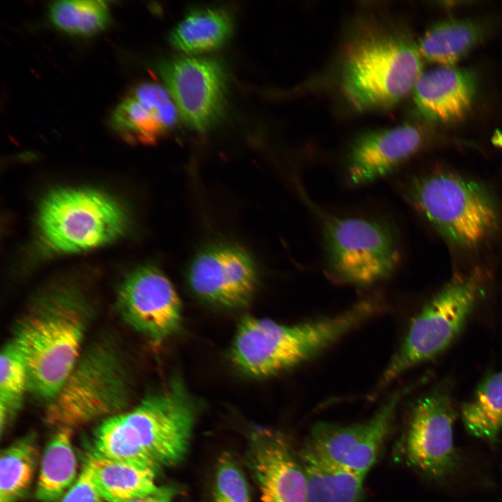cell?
<instances>
[{"mask_svg": "<svg viewBox=\"0 0 502 502\" xmlns=\"http://www.w3.org/2000/svg\"><path fill=\"white\" fill-rule=\"evenodd\" d=\"M91 314L84 293L65 283L40 291L18 318L10 340L24 358L33 396L48 403L59 391L84 348Z\"/></svg>", "mask_w": 502, "mask_h": 502, "instance_id": "1", "label": "cell"}, {"mask_svg": "<svg viewBox=\"0 0 502 502\" xmlns=\"http://www.w3.org/2000/svg\"><path fill=\"white\" fill-rule=\"evenodd\" d=\"M344 95L360 112L385 109L410 92L423 71L418 44L406 31L374 21L357 24L341 53Z\"/></svg>", "mask_w": 502, "mask_h": 502, "instance_id": "2", "label": "cell"}, {"mask_svg": "<svg viewBox=\"0 0 502 502\" xmlns=\"http://www.w3.org/2000/svg\"><path fill=\"white\" fill-rule=\"evenodd\" d=\"M383 307L379 297L372 296L337 314L293 325L245 317L231 347V360L251 376L280 374L312 359Z\"/></svg>", "mask_w": 502, "mask_h": 502, "instance_id": "3", "label": "cell"}, {"mask_svg": "<svg viewBox=\"0 0 502 502\" xmlns=\"http://www.w3.org/2000/svg\"><path fill=\"white\" fill-rule=\"evenodd\" d=\"M128 361L117 342L101 336L84 347L55 397L45 419L60 429H71L124 411L132 397Z\"/></svg>", "mask_w": 502, "mask_h": 502, "instance_id": "4", "label": "cell"}, {"mask_svg": "<svg viewBox=\"0 0 502 502\" xmlns=\"http://www.w3.org/2000/svg\"><path fill=\"white\" fill-rule=\"evenodd\" d=\"M404 198L452 246L478 247L497 230L500 214L488 191L454 172L436 169L412 176Z\"/></svg>", "mask_w": 502, "mask_h": 502, "instance_id": "5", "label": "cell"}, {"mask_svg": "<svg viewBox=\"0 0 502 502\" xmlns=\"http://www.w3.org/2000/svg\"><path fill=\"white\" fill-rule=\"evenodd\" d=\"M320 223L327 272L335 280L360 287L388 277L400 260L395 229L386 220L340 217L303 194Z\"/></svg>", "mask_w": 502, "mask_h": 502, "instance_id": "6", "label": "cell"}, {"mask_svg": "<svg viewBox=\"0 0 502 502\" xmlns=\"http://www.w3.org/2000/svg\"><path fill=\"white\" fill-rule=\"evenodd\" d=\"M122 207L106 194L89 188H61L47 194L37 215L38 240L52 253H74L110 243L126 231Z\"/></svg>", "mask_w": 502, "mask_h": 502, "instance_id": "7", "label": "cell"}, {"mask_svg": "<svg viewBox=\"0 0 502 502\" xmlns=\"http://www.w3.org/2000/svg\"><path fill=\"white\" fill-rule=\"evenodd\" d=\"M485 287V277L480 271L455 275L414 317L380 377L377 390L448 348L484 296Z\"/></svg>", "mask_w": 502, "mask_h": 502, "instance_id": "8", "label": "cell"}, {"mask_svg": "<svg viewBox=\"0 0 502 502\" xmlns=\"http://www.w3.org/2000/svg\"><path fill=\"white\" fill-rule=\"evenodd\" d=\"M119 415L130 434L160 467L176 464L184 458L196 406L180 379H173L165 389Z\"/></svg>", "mask_w": 502, "mask_h": 502, "instance_id": "9", "label": "cell"}, {"mask_svg": "<svg viewBox=\"0 0 502 502\" xmlns=\"http://www.w3.org/2000/svg\"><path fill=\"white\" fill-rule=\"evenodd\" d=\"M406 387L395 391L368 419L351 425L314 424L306 442L322 457L363 476L376 463Z\"/></svg>", "mask_w": 502, "mask_h": 502, "instance_id": "10", "label": "cell"}, {"mask_svg": "<svg viewBox=\"0 0 502 502\" xmlns=\"http://www.w3.org/2000/svg\"><path fill=\"white\" fill-rule=\"evenodd\" d=\"M455 416L446 385H439L414 404L402 441L406 462L434 477L448 471L455 460Z\"/></svg>", "mask_w": 502, "mask_h": 502, "instance_id": "11", "label": "cell"}, {"mask_svg": "<svg viewBox=\"0 0 502 502\" xmlns=\"http://www.w3.org/2000/svg\"><path fill=\"white\" fill-rule=\"evenodd\" d=\"M116 305L128 325L155 343L175 333L181 323V303L176 289L152 266L140 267L124 279L117 292Z\"/></svg>", "mask_w": 502, "mask_h": 502, "instance_id": "12", "label": "cell"}, {"mask_svg": "<svg viewBox=\"0 0 502 502\" xmlns=\"http://www.w3.org/2000/svg\"><path fill=\"white\" fill-rule=\"evenodd\" d=\"M160 74L185 122L204 130L220 116L225 100L226 77L221 64L209 58L181 56L162 62Z\"/></svg>", "mask_w": 502, "mask_h": 502, "instance_id": "13", "label": "cell"}, {"mask_svg": "<svg viewBox=\"0 0 502 502\" xmlns=\"http://www.w3.org/2000/svg\"><path fill=\"white\" fill-rule=\"evenodd\" d=\"M257 281L250 257L240 248L228 244L201 251L188 271L189 286L197 296L226 308L245 305L254 294Z\"/></svg>", "mask_w": 502, "mask_h": 502, "instance_id": "14", "label": "cell"}, {"mask_svg": "<svg viewBox=\"0 0 502 502\" xmlns=\"http://www.w3.org/2000/svg\"><path fill=\"white\" fill-rule=\"evenodd\" d=\"M425 141L421 129L411 124L360 135L347 154L348 181L353 185H363L392 174L419 151Z\"/></svg>", "mask_w": 502, "mask_h": 502, "instance_id": "15", "label": "cell"}, {"mask_svg": "<svg viewBox=\"0 0 502 502\" xmlns=\"http://www.w3.org/2000/svg\"><path fill=\"white\" fill-rule=\"evenodd\" d=\"M250 441V461L261 502H308L304 470L284 436L257 428Z\"/></svg>", "mask_w": 502, "mask_h": 502, "instance_id": "16", "label": "cell"}, {"mask_svg": "<svg viewBox=\"0 0 502 502\" xmlns=\"http://www.w3.org/2000/svg\"><path fill=\"white\" fill-rule=\"evenodd\" d=\"M476 73L456 66H438L423 72L413 90L418 112L428 121L451 123L464 118L476 98Z\"/></svg>", "mask_w": 502, "mask_h": 502, "instance_id": "17", "label": "cell"}, {"mask_svg": "<svg viewBox=\"0 0 502 502\" xmlns=\"http://www.w3.org/2000/svg\"><path fill=\"white\" fill-rule=\"evenodd\" d=\"M176 107L169 93L151 82L137 86L115 108L113 129L130 142L153 144L177 121Z\"/></svg>", "mask_w": 502, "mask_h": 502, "instance_id": "18", "label": "cell"}, {"mask_svg": "<svg viewBox=\"0 0 502 502\" xmlns=\"http://www.w3.org/2000/svg\"><path fill=\"white\" fill-rule=\"evenodd\" d=\"M299 460L306 478L308 502H362L365 476L332 463L305 444Z\"/></svg>", "mask_w": 502, "mask_h": 502, "instance_id": "19", "label": "cell"}, {"mask_svg": "<svg viewBox=\"0 0 502 502\" xmlns=\"http://www.w3.org/2000/svg\"><path fill=\"white\" fill-rule=\"evenodd\" d=\"M486 35L485 25L478 20L448 17L433 24L418 44L423 59L439 66H455Z\"/></svg>", "mask_w": 502, "mask_h": 502, "instance_id": "20", "label": "cell"}, {"mask_svg": "<svg viewBox=\"0 0 502 502\" xmlns=\"http://www.w3.org/2000/svg\"><path fill=\"white\" fill-rule=\"evenodd\" d=\"M85 464L105 501L125 502L157 492L156 471L89 454Z\"/></svg>", "mask_w": 502, "mask_h": 502, "instance_id": "21", "label": "cell"}, {"mask_svg": "<svg viewBox=\"0 0 502 502\" xmlns=\"http://www.w3.org/2000/svg\"><path fill=\"white\" fill-rule=\"evenodd\" d=\"M71 429H60L42 457L36 497L43 502L59 499L77 480V459L72 446Z\"/></svg>", "mask_w": 502, "mask_h": 502, "instance_id": "22", "label": "cell"}, {"mask_svg": "<svg viewBox=\"0 0 502 502\" xmlns=\"http://www.w3.org/2000/svg\"><path fill=\"white\" fill-rule=\"evenodd\" d=\"M232 29L229 15L219 9H196L190 12L170 35L172 44L188 53L212 50L222 45Z\"/></svg>", "mask_w": 502, "mask_h": 502, "instance_id": "23", "label": "cell"}, {"mask_svg": "<svg viewBox=\"0 0 502 502\" xmlns=\"http://www.w3.org/2000/svg\"><path fill=\"white\" fill-rule=\"evenodd\" d=\"M462 418L472 435L496 439L502 429V370L487 376L462 406Z\"/></svg>", "mask_w": 502, "mask_h": 502, "instance_id": "24", "label": "cell"}, {"mask_svg": "<svg viewBox=\"0 0 502 502\" xmlns=\"http://www.w3.org/2000/svg\"><path fill=\"white\" fill-rule=\"evenodd\" d=\"M37 450L31 436L6 448L0 459V502H16L29 487L36 465Z\"/></svg>", "mask_w": 502, "mask_h": 502, "instance_id": "25", "label": "cell"}, {"mask_svg": "<svg viewBox=\"0 0 502 502\" xmlns=\"http://www.w3.org/2000/svg\"><path fill=\"white\" fill-rule=\"evenodd\" d=\"M0 360V424L1 434L22 406L29 392L26 365L22 353L10 340L3 346Z\"/></svg>", "mask_w": 502, "mask_h": 502, "instance_id": "26", "label": "cell"}, {"mask_svg": "<svg viewBox=\"0 0 502 502\" xmlns=\"http://www.w3.org/2000/svg\"><path fill=\"white\" fill-rule=\"evenodd\" d=\"M94 446V452L109 459L156 472L160 468L130 434L119 413L102 420L95 433Z\"/></svg>", "mask_w": 502, "mask_h": 502, "instance_id": "27", "label": "cell"}, {"mask_svg": "<svg viewBox=\"0 0 502 502\" xmlns=\"http://www.w3.org/2000/svg\"><path fill=\"white\" fill-rule=\"evenodd\" d=\"M52 23L63 31L89 36L103 30L109 22L106 2L100 0H64L53 2L49 10Z\"/></svg>", "mask_w": 502, "mask_h": 502, "instance_id": "28", "label": "cell"}, {"mask_svg": "<svg viewBox=\"0 0 502 502\" xmlns=\"http://www.w3.org/2000/svg\"><path fill=\"white\" fill-rule=\"evenodd\" d=\"M215 485V502H250L244 476L229 455L218 460Z\"/></svg>", "mask_w": 502, "mask_h": 502, "instance_id": "29", "label": "cell"}, {"mask_svg": "<svg viewBox=\"0 0 502 502\" xmlns=\"http://www.w3.org/2000/svg\"><path fill=\"white\" fill-rule=\"evenodd\" d=\"M104 501L90 470L84 464L82 472L68 492L65 494L61 502H103Z\"/></svg>", "mask_w": 502, "mask_h": 502, "instance_id": "30", "label": "cell"}, {"mask_svg": "<svg viewBox=\"0 0 502 502\" xmlns=\"http://www.w3.org/2000/svg\"><path fill=\"white\" fill-rule=\"evenodd\" d=\"M174 490L170 487H160L155 493L130 499L125 502H171Z\"/></svg>", "mask_w": 502, "mask_h": 502, "instance_id": "31", "label": "cell"}]
</instances>
